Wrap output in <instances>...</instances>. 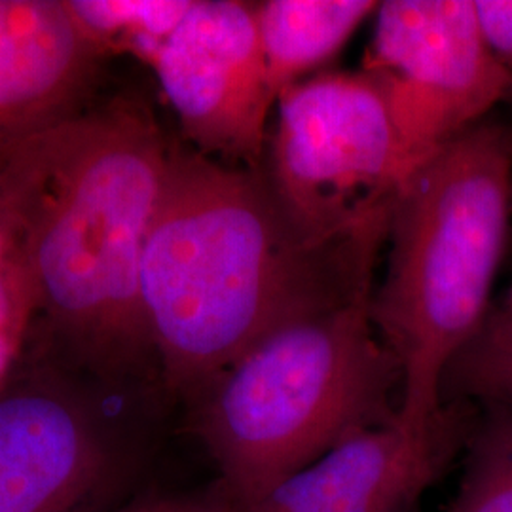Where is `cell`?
Wrapping results in <instances>:
<instances>
[{"instance_id":"6da1fadb","label":"cell","mask_w":512,"mask_h":512,"mask_svg":"<svg viewBox=\"0 0 512 512\" xmlns=\"http://www.w3.org/2000/svg\"><path fill=\"white\" fill-rule=\"evenodd\" d=\"M385 241L387 230L315 238L285 211L264 169L171 139L141 266L165 387L190 403L270 334L372 296Z\"/></svg>"},{"instance_id":"7a4b0ae2","label":"cell","mask_w":512,"mask_h":512,"mask_svg":"<svg viewBox=\"0 0 512 512\" xmlns=\"http://www.w3.org/2000/svg\"><path fill=\"white\" fill-rule=\"evenodd\" d=\"M169 145L150 101L128 88L0 152L18 220L25 340L105 384L158 365L141 266Z\"/></svg>"},{"instance_id":"3957f363","label":"cell","mask_w":512,"mask_h":512,"mask_svg":"<svg viewBox=\"0 0 512 512\" xmlns=\"http://www.w3.org/2000/svg\"><path fill=\"white\" fill-rule=\"evenodd\" d=\"M512 213V128L484 120L421 162L393 205L368 315L403 372L399 420L439 416L442 376L492 310Z\"/></svg>"},{"instance_id":"277c9868","label":"cell","mask_w":512,"mask_h":512,"mask_svg":"<svg viewBox=\"0 0 512 512\" xmlns=\"http://www.w3.org/2000/svg\"><path fill=\"white\" fill-rule=\"evenodd\" d=\"M368 304L370 296L277 330L190 401L239 512L342 442L399 418L403 372Z\"/></svg>"},{"instance_id":"5b68a950","label":"cell","mask_w":512,"mask_h":512,"mask_svg":"<svg viewBox=\"0 0 512 512\" xmlns=\"http://www.w3.org/2000/svg\"><path fill=\"white\" fill-rule=\"evenodd\" d=\"M264 173L294 222L319 239L389 230L418 167L378 86L359 73H319L277 97Z\"/></svg>"},{"instance_id":"8992f818","label":"cell","mask_w":512,"mask_h":512,"mask_svg":"<svg viewBox=\"0 0 512 512\" xmlns=\"http://www.w3.org/2000/svg\"><path fill=\"white\" fill-rule=\"evenodd\" d=\"M416 165L512 99L475 0H387L363 61Z\"/></svg>"},{"instance_id":"52a82bcc","label":"cell","mask_w":512,"mask_h":512,"mask_svg":"<svg viewBox=\"0 0 512 512\" xmlns=\"http://www.w3.org/2000/svg\"><path fill=\"white\" fill-rule=\"evenodd\" d=\"M150 67L186 145L224 164L262 169L275 101L258 4L192 0Z\"/></svg>"},{"instance_id":"ba28073f","label":"cell","mask_w":512,"mask_h":512,"mask_svg":"<svg viewBox=\"0 0 512 512\" xmlns=\"http://www.w3.org/2000/svg\"><path fill=\"white\" fill-rule=\"evenodd\" d=\"M478 404L444 403L425 427L397 420L342 442L251 512H414L465 450Z\"/></svg>"},{"instance_id":"9c48e42d","label":"cell","mask_w":512,"mask_h":512,"mask_svg":"<svg viewBox=\"0 0 512 512\" xmlns=\"http://www.w3.org/2000/svg\"><path fill=\"white\" fill-rule=\"evenodd\" d=\"M112 57L69 0H0V148L92 105Z\"/></svg>"},{"instance_id":"30bf717a","label":"cell","mask_w":512,"mask_h":512,"mask_svg":"<svg viewBox=\"0 0 512 512\" xmlns=\"http://www.w3.org/2000/svg\"><path fill=\"white\" fill-rule=\"evenodd\" d=\"M90 448V416L69 389L29 382L0 397V512H46Z\"/></svg>"},{"instance_id":"8fae6325","label":"cell","mask_w":512,"mask_h":512,"mask_svg":"<svg viewBox=\"0 0 512 512\" xmlns=\"http://www.w3.org/2000/svg\"><path fill=\"white\" fill-rule=\"evenodd\" d=\"M378 6L372 0L260 2L258 31L274 101L338 54Z\"/></svg>"},{"instance_id":"7c38bea8","label":"cell","mask_w":512,"mask_h":512,"mask_svg":"<svg viewBox=\"0 0 512 512\" xmlns=\"http://www.w3.org/2000/svg\"><path fill=\"white\" fill-rule=\"evenodd\" d=\"M465 473L446 512H512V406L478 404Z\"/></svg>"},{"instance_id":"4fadbf2b","label":"cell","mask_w":512,"mask_h":512,"mask_svg":"<svg viewBox=\"0 0 512 512\" xmlns=\"http://www.w3.org/2000/svg\"><path fill=\"white\" fill-rule=\"evenodd\" d=\"M76 18L112 55L152 65L192 0H69Z\"/></svg>"},{"instance_id":"5bb4252c","label":"cell","mask_w":512,"mask_h":512,"mask_svg":"<svg viewBox=\"0 0 512 512\" xmlns=\"http://www.w3.org/2000/svg\"><path fill=\"white\" fill-rule=\"evenodd\" d=\"M440 401L512 406V310L497 306L446 368Z\"/></svg>"},{"instance_id":"9a60e30c","label":"cell","mask_w":512,"mask_h":512,"mask_svg":"<svg viewBox=\"0 0 512 512\" xmlns=\"http://www.w3.org/2000/svg\"><path fill=\"white\" fill-rule=\"evenodd\" d=\"M27 325L29 306L19 255L18 220L0 160V329L19 330L25 336Z\"/></svg>"},{"instance_id":"2e32d148","label":"cell","mask_w":512,"mask_h":512,"mask_svg":"<svg viewBox=\"0 0 512 512\" xmlns=\"http://www.w3.org/2000/svg\"><path fill=\"white\" fill-rule=\"evenodd\" d=\"M484 38L512 76V0H475Z\"/></svg>"},{"instance_id":"e0dca14e","label":"cell","mask_w":512,"mask_h":512,"mask_svg":"<svg viewBox=\"0 0 512 512\" xmlns=\"http://www.w3.org/2000/svg\"><path fill=\"white\" fill-rule=\"evenodd\" d=\"M23 340H25V336L19 330L0 329V382H2L8 366L14 361V355L18 353Z\"/></svg>"},{"instance_id":"ac0fdd59","label":"cell","mask_w":512,"mask_h":512,"mask_svg":"<svg viewBox=\"0 0 512 512\" xmlns=\"http://www.w3.org/2000/svg\"><path fill=\"white\" fill-rule=\"evenodd\" d=\"M141 512H220L217 509H205V507H188V505H160ZM230 512H239L238 509Z\"/></svg>"},{"instance_id":"d6986e66","label":"cell","mask_w":512,"mask_h":512,"mask_svg":"<svg viewBox=\"0 0 512 512\" xmlns=\"http://www.w3.org/2000/svg\"><path fill=\"white\" fill-rule=\"evenodd\" d=\"M503 306H507L509 310H512V283L511 287H509V291H507V298H505V302H503Z\"/></svg>"}]
</instances>
